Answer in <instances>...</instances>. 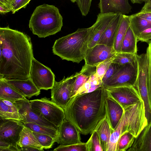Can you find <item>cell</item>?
I'll return each instance as SVG.
<instances>
[{"instance_id": "cell-1", "label": "cell", "mask_w": 151, "mask_h": 151, "mask_svg": "<svg viewBox=\"0 0 151 151\" xmlns=\"http://www.w3.org/2000/svg\"><path fill=\"white\" fill-rule=\"evenodd\" d=\"M33 58L28 35L9 27L0 28V79L29 78Z\"/></svg>"}, {"instance_id": "cell-2", "label": "cell", "mask_w": 151, "mask_h": 151, "mask_svg": "<svg viewBox=\"0 0 151 151\" xmlns=\"http://www.w3.org/2000/svg\"><path fill=\"white\" fill-rule=\"evenodd\" d=\"M107 95L106 89L101 87L74 96L64 109L65 119L73 124L81 134H91L106 115Z\"/></svg>"}, {"instance_id": "cell-3", "label": "cell", "mask_w": 151, "mask_h": 151, "mask_svg": "<svg viewBox=\"0 0 151 151\" xmlns=\"http://www.w3.org/2000/svg\"><path fill=\"white\" fill-rule=\"evenodd\" d=\"M91 27L76 31L56 40L52 46L54 54L62 60L77 63L84 60L88 48Z\"/></svg>"}, {"instance_id": "cell-4", "label": "cell", "mask_w": 151, "mask_h": 151, "mask_svg": "<svg viewBox=\"0 0 151 151\" xmlns=\"http://www.w3.org/2000/svg\"><path fill=\"white\" fill-rule=\"evenodd\" d=\"M124 109L121 118L111 135L107 151H116L118 140L123 133L129 132L136 138L148 124L142 100Z\"/></svg>"}, {"instance_id": "cell-5", "label": "cell", "mask_w": 151, "mask_h": 151, "mask_svg": "<svg viewBox=\"0 0 151 151\" xmlns=\"http://www.w3.org/2000/svg\"><path fill=\"white\" fill-rule=\"evenodd\" d=\"M63 20L57 7L44 4L35 9L29 20V27L33 34L45 38L60 31Z\"/></svg>"}, {"instance_id": "cell-6", "label": "cell", "mask_w": 151, "mask_h": 151, "mask_svg": "<svg viewBox=\"0 0 151 151\" xmlns=\"http://www.w3.org/2000/svg\"><path fill=\"white\" fill-rule=\"evenodd\" d=\"M29 102L33 110L58 127L65 119L64 109L46 97Z\"/></svg>"}, {"instance_id": "cell-7", "label": "cell", "mask_w": 151, "mask_h": 151, "mask_svg": "<svg viewBox=\"0 0 151 151\" xmlns=\"http://www.w3.org/2000/svg\"><path fill=\"white\" fill-rule=\"evenodd\" d=\"M138 73L137 61L132 63L120 65L114 75L102 86L106 89L127 86H135Z\"/></svg>"}, {"instance_id": "cell-8", "label": "cell", "mask_w": 151, "mask_h": 151, "mask_svg": "<svg viewBox=\"0 0 151 151\" xmlns=\"http://www.w3.org/2000/svg\"><path fill=\"white\" fill-rule=\"evenodd\" d=\"M55 74L50 68L33 58L29 78L39 89L46 90L51 89L55 81Z\"/></svg>"}, {"instance_id": "cell-9", "label": "cell", "mask_w": 151, "mask_h": 151, "mask_svg": "<svg viewBox=\"0 0 151 151\" xmlns=\"http://www.w3.org/2000/svg\"><path fill=\"white\" fill-rule=\"evenodd\" d=\"M75 74L63 79L59 82L55 81L51 89V100L64 109L70 100L73 83L77 76Z\"/></svg>"}, {"instance_id": "cell-10", "label": "cell", "mask_w": 151, "mask_h": 151, "mask_svg": "<svg viewBox=\"0 0 151 151\" xmlns=\"http://www.w3.org/2000/svg\"><path fill=\"white\" fill-rule=\"evenodd\" d=\"M24 126L19 121L0 118V140L19 147L17 143Z\"/></svg>"}, {"instance_id": "cell-11", "label": "cell", "mask_w": 151, "mask_h": 151, "mask_svg": "<svg viewBox=\"0 0 151 151\" xmlns=\"http://www.w3.org/2000/svg\"><path fill=\"white\" fill-rule=\"evenodd\" d=\"M106 89L109 95L123 108L142 100L139 92L134 86L119 87Z\"/></svg>"}, {"instance_id": "cell-12", "label": "cell", "mask_w": 151, "mask_h": 151, "mask_svg": "<svg viewBox=\"0 0 151 151\" xmlns=\"http://www.w3.org/2000/svg\"><path fill=\"white\" fill-rule=\"evenodd\" d=\"M17 107L22 120V122H32L58 129V127L38 114L31 107L28 99L13 102Z\"/></svg>"}, {"instance_id": "cell-13", "label": "cell", "mask_w": 151, "mask_h": 151, "mask_svg": "<svg viewBox=\"0 0 151 151\" xmlns=\"http://www.w3.org/2000/svg\"><path fill=\"white\" fill-rule=\"evenodd\" d=\"M117 13H100L97 15L95 22L91 27L88 42V48H91L97 44L105 30Z\"/></svg>"}, {"instance_id": "cell-14", "label": "cell", "mask_w": 151, "mask_h": 151, "mask_svg": "<svg viewBox=\"0 0 151 151\" xmlns=\"http://www.w3.org/2000/svg\"><path fill=\"white\" fill-rule=\"evenodd\" d=\"M116 52L113 47L97 44L88 48L85 55V64L96 66L114 56Z\"/></svg>"}, {"instance_id": "cell-15", "label": "cell", "mask_w": 151, "mask_h": 151, "mask_svg": "<svg viewBox=\"0 0 151 151\" xmlns=\"http://www.w3.org/2000/svg\"><path fill=\"white\" fill-rule=\"evenodd\" d=\"M58 144L68 145L81 143L80 132L76 127L65 119L58 127Z\"/></svg>"}, {"instance_id": "cell-16", "label": "cell", "mask_w": 151, "mask_h": 151, "mask_svg": "<svg viewBox=\"0 0 151 151\" xmlns=\"http://www.w3.org/2000/svg\"><path fill=\"white\" fill-rule=\"evenodd\" d=\"M100 13H120L126 15L131 12L132 6L128 0H99Z\"/></svg>"}, {"instance_id": "cell-17", "label": "cell", "mask_w": 151, "mask_h": 151, "mask_svg": "<svg viewBox=\"0 0 151 151\" xmlns=\"http://www.w3.org/2000/svg\"><path fill=\"white\" fill-rule=\"evenodd\" d=\"M3 80L27 98L37 96L40 93V90L36 86L30 78L24 80Z\"/></svg>"}, {"instance_id": "cell-18", "label": "cell", "mask_w": 151, "mask_h": 151, "mask_svg": "<svg viewBox=\"0 0 151 151\" xmlns=\"http://www.w3.org/2000/svg\"><path fill=\"white\" fill-rule=\"evenodd\" d=\"M105 104L106 113L111 126L114 131L121 118L124 109L108 93Z\"/></svg>"}, {"instance_id": "cell-19", "label": "cell", "mask_w": 151, "mask_h": 151, "mask_svg": "<svg viewBox=\"0 0 151 151\" xmlns=\"http://www.w3.org/2000/svg\"><path fill=\"white\" fill-rule=\"evenodd\" d=\"M127 151H151V122L145 127Z\"/></svg>"}, {"instance_id": "cell-20", "label": "cell", "mask_w": 151, "mask_h": 151, "mask_svg": "<svg viewBox=\"0 0 151 151\" xmlns=\"http://www.w3.org/2000/svg\"><path fill=\"white\" fill-rule=\"evenodd\" d=\"M122 14L118 13L101 37L98 44L113 47Z\"/></svg>"}, {"instance_id": "cell-21", "label": "cell", "mask_w": 151, "mask_h": 151, "mask_svg": "<svg viewBox=\"0 0 151 151\" xmlns=\"http://www.w3.org/2000/svg\"><path fill=\"white\" fill-rule=\"evenodd\" d=\"M94 130L99 134L103 151H107L110 137L114 130L111 126L106 113Z\"/></svg>"}, {"instance_id": "cell-22", "label": "cell", "mask_w": 151, "mask_h": 151, "mask_svg": "<svg viewBox=\"0 0 151 151\" xmlns=\"http://www.w3.org/2000/svg\"><path fill=\"white\" fill-rule=\"evenodd\" d=\"M17 145L20 148L27 147L37 149L39 151L44 150L43 148L35 137L32 131L24 125Z\"/></svg>"}, {"instance_id": "cell-23", "label": "cell", "mask_w": 151, "mask_h": 151, "mask_svg": "<svg viewBox=\"0 0 151 151\" xmlns=\"http://www.w3.org/2000/svg\"><path fill=\"white\" fill-rule=\"evenodd\" d=\"M0 118L21 121L18 109L13 101L0 99Z\"/></svg>"}, {"instance_id": "cell-24", "label": "cell", "mask_w": 151, "mask_h": 151, "mask_svg": "<svg viewBox=\"0 0 151 151\" xmlns=\"http://www.w3.org/2000/svg\"><path fill=\"white\" fill-rule=\"evenodd\" d=\"M130 26V16L122 14L115 41L114 47L116 52H121L123 41Z\"/></svg>"}, {"instance_id": "cell-25", "label": "cell", "mask_w": 151, "mask_h": 151, "mask_svg": "<svg viewBox=\"0 0 151 151\" xmlns=\"http://www.w3.org/2000/svg\"><path fill=\"white\" fill-rule=\"evenodd\" d=\"M0 99L13 102L27 98L8 84L3 80L0 79Z\"/></svg>"}, {"instance_id": "cell-26", "label": "cell", "mask_w": 151, "mask_h": 151, "mask_svg": "<svg viewBox=\"0 0 151 151\" xmlns=\"http://www.w3.org/2000/svg\"><path fill=\"white\" fill-rule=\"evenodd\" d=\"M137 36L129 26L123 39L121 52L137 54Z\"/></svg>"}, {"instance_id": "cell-27", "label": "cell", "mask_w": 151, "mask_h": 151, "mask_svg": "<svg viewBox=\"0 0 151 151\" xmlns=\"http://www.w3.org/2000/svg\"><path fill=\"white\" fill-rule=\"evenodd\" d=\"M130 26L137 37L142 31L151 27V22L135 14L130 15Z\"/></svg>"}, {"instance_id": "cell-28", "label": "cell", "mask_w": 151, "mask_h": 151, "mask_svg": "<svg viewBox=\"0 0 151 151\" xmlns=\"http://www.w3.org/2000/svg\"><path fill=\"white\" fill-rule=\"evenodd\" d=\"M22 122L24 126L29 128L32 131L50 136L56 139L57 142L59 137L58 129L40 125L34 123Z\"/></svg>"}, {"instance_id": "cell-29", "label": "cell", "mask_w": 151, "mask_h": 151, "mask_svg": "<svg viewBox=\"0 0 151 151\" xmlns=\"http://www.w3.org/2000/svg\"><path fill=\"white\" fill-rule=\"evenodd\" d=\"M135 137L129 132H125L120 136L117 145L116 151H126L133 145Z\"/></svg>"}, {"instance_id": "cell-30", "label": "cell", "mask_w": 151, "mask_h": 151, "mask_svg": "<svg viewBox=\"0 0 151 151\" xmlns=\"http://www.w3.org/2000/svg\"><path fill=\"white\" fill-rule=\"evenodd\" d=\"M137 55L121 52H116L112 63L119 65L132 63L137 61Z\"/></svg>"}, {"instance_id": "cell-31", "label": "cell", "mask_w": 151, "mask_h": 151, "mask_svg": "<svg viewBox=\"0 0 151 151\" xmlns=\"http://www.w3.org/2000/svg\"><path fill=\"white\" fill-rule=\"evenodd\" d=\"M86 144L87 151H103L99 136L95 130L91 133Z\"/></svg>"}, {"instance_id": "cell-32", "label": "cell", "mask_w": 151, "mask_h": 151, "mask_svg": "<svg viewBox=\"0 0 151 151\" xmlns=\"http://www.w3.org/2000/svg\"><path fill=\"white\" fill-rule=\"evenodd\" d=\"M90 76L82 70H81L79 72L77 73L73 86L70 99L74 96L79 88L88 80Z\"/></svg>"}, {"instance_id": "cell-33", "label": "cell", "mask_w": 151, "mask_h": 151, "mask_svg": "<svg viewBox=\"0 0 151 151\" xmlns=\"http://www.w3.org/2000/svg\"><path fill=\"white\" fill-rule=\"evenodd\" d=\"M34 135L44 149H47L52 147L57 140L49 135L40 134L32 131Z\"/></svg>"}, {"instance_id": "cell-34", "label": "cell", "mask_w": 151, "mask_h": 151, "mask_svg": "<svg viewBox=\"0 0 151 151\" xmlns=\"http://www.w3.org/2000/svg\"><path fill=\"white\" fill-rule=\"evenodd\" d=\"M55 151H87L86 143L81 142L68 145H60L54 149Z\"/></svg>"}, {"instance_id": "cell-35", "label": "cell", "mask_w": 151, "mask_h": 151, "mask_svg": "<svg viewBox=\"0 0 151 151\" xmlns=\"http://www.w3.org/2000/svg\"><path fill=\"white\" fill-rule=\"evenodd\" d=\"M115 55L105 60L97 65L96 74V76L99 78L101 81L108 68L112 63Z\"/></svg>"}, {"instance_id": "cell-36", "label": "cell", "mask_w": 151, "mask_h": 151, "mask_svg": "<svg viewBox=\"0 0 151 151\" xmlns=\"http://www.w3.org/2000/svg\"><path fill=\"white\" fill-rule=\"evenodd\" d=\"M92 0H76V2L83 16H85L88 14Z\"/></svg>"}, {"instance_id": "cell-37", "label": "cell", "mask_w": 151, "mask_h": 151, "mask_svg": "<svg viewBox=\"0 0 151 151\" xmlns=\"http://www.w3.org/2000/svg\"><path fill=\"white\" fill-rule=\"evenodd\" d=\"M148 43V45L147 49L148 52L149 60L148 89L149 100L151 106V40Z\"/></svg>"}, {"instance_id": "cell-38", "label": "cell", "mask_w": 151, "mask_h": 151, "mask_svg": "<svg viewBox=\"0 0 151 151\" xmlns=\"http://www.w3.org/2000/svg\"><path fill=\"white\" fill-rule=\"evenodd\" d=\"M120 66V65L113 63L111 64L102 78V84L107 81L114 75Z\"/></svg>"}, {"instance_id": "cell-39", "label": "cell", "mask_w": 151, "mask_h": 151, "mask_svg": "<svg viewBox=\"0 0 151 151\" xmlns=\"http://www.w3.org/2000/svg\"><path fill=\"white\" fill-rule=\"evenodd\" d=\"M31 0H14L10 8L12 14H14L22 8H25Z\"/></svg>"}, {"instance_id": "cell-40", "label": "cell", "mask_w": 151, "mask_h": 151, "mask_svg": "<svg viewBox=\"0 0 151 151\" xmlns=\"http://www.w3.org/2000/svg\"><path fill=\"white\" fill-rule=\"evenodd\" d=\"M137 37L138 41L148 43L151 40V27L142 31Z\"/></svg>"}, {"instance_id": "cell-41", "label": "cell", "mask_w": 151, "mask_h": 151, "mask_svg": "<svg viewBox=\"0 0 151 151\" xmlns=\"http://www.w3.org/2000/svg\"><path fill=\"white\" fill-rule=\"evenodd\" d=\"M0 151H21L20 148L16 147L6 142L0 140Z\"/></svg>"}, {"instance_id": "cell-42", "label": "cell", "mask_w": 151, "mask_h": 151, "mask_svg": "<svg viewBox=\"0 0 151 151\" xmlns=\"http://www.w3.org/2000/svg\"><path fill=\"white\" fill-rule=\"evenodd\" d=\"M136 14L147 21L151 22V12H139Z\"/></svg>"}, {"instance_id": "cell-43", "label": "cell", "mask_w": 151, "mask_h": 151, "mask_svg": "<svg viewBox=\"0 0 151 151\" xmlns=\"http://www.w3.org/2000/svg\"><path fill=\"white\" fill-rule=\"evenodd\" d=\"M11 11V10L7 6L0 4V13L1 14H5Z\"/></svg>"}, {"instance_id": "cell-44", "label": "cell", "mask_w": 151, "mask_h": 151, "mask_svg": "<svg viewBox=\"0 0 151 151\" xmlns=\"http://www.w3.org/2000/svg\"><path fill=\"white\" fill-rule=\"evenodd\" d=\"M140 12H151V4L145 3Z\"/></svg>"}, {"instance_id": "cell-45", "label": "cell", "mask_w": 151, "mask_h": 151, "mask_svg": "<svg viewBox=\"0 0 151 151\" xmlns=\"http://www.w3.org/2000/svg\"><path fill=\"white\" fill-rule=\"evenodd\" d=\"M21 151H39L38 150L35 148L27 147H22L20 148Z\"/></svg>"}, {"instance_id": "cell-46", "label": "cell", "mask_w": 151, "mask_h": 151, "mask_svg": "<svg viewBox=\"0 0 151 151\" xmlns=\"http://www.w3.org/2000/svg\"><path fill=\"white\" fill-rule=\"evenodd\" d=\"M8 2L9 0H0V4H3L7 6L10 9L9 6Z\"/></svg>"}, {"instance_id": "cell-47", "label": "cell", "mask_w": 151, "mask_h": 151, "mask_svg": "<svg viewBox=\"0 0 151 151\" xmlns=\"http://www.w3.org/2000/svg\"><path fill=\"white\" fill-rule=\"evenodd\" d=\"M133 4H142L144 2L145 0H130Z\"/></svg>"}, {"instance_id": "cell-48", "label": "cell", "mask_w": 151, "mask_h": 151, "mask_svg": "<svg viewBox=\"0 0 151 151\" xmlns=\"http://www.w3.org/2000/svg\"><path fill=\"white\" fill-rule=\"evenodd\" d=\"M14 0H9V2H8L9 6V8L10 9H11L10 6H11V4L12 3V2H13Z\"/></svg>"}, {"instance_id": "cell-49", "label": "cell", "mask_w": 151, "mask_h": 151, "mask_svg": "<svg viewBox=\"0 0 151 151\" xmlns=\"http://www.w3.org/2000/svg\"><path fill=\"white\" fill-rule=\"evenodd\" d=\"M145 3L151 4V0H145Z\"/></svg>"}, {"instance_id": "cell-50", "label": "cell", "mask_w": 151, "mask_h": 151, "mask_svg": "<svg viewBox=\"0 0 151 151\" xmlns=\"http://www.w3.org/2000/svg\"><path fill=\"white\" fill-rule=\"evenodd\" d=\"M70 1L73 3H74L76 2V0H70Z\"/></svg>"}]
</instances>
